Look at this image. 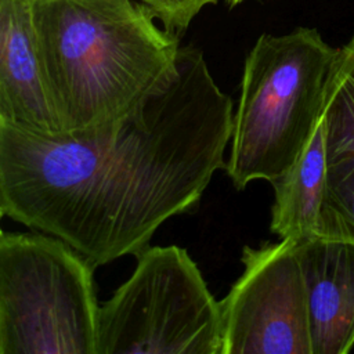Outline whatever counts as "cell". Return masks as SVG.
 Segmentation results:
<instances>
[{"mask_svg": "<svg viewBox=\"0 0 354 354\" xmlns=\"http://www.w3.org/2000/svg\"><path fill=\"white\" fill-rule=\"evenodd\" d=\"M100 306L95 354H223L220 301L180 246H145Z\"/></svg>", "mask_w": 354, "mask_h": 354, "instance_id": "cell-5", "label": "cell"}, {"mask_svg": "<svg viewBox=\"0 0 354 354\" xmlns=\"http://www.w3.org/2000/svg\"><path fill=\"white\" fill-rule=\"evenodd\" d=\"M94 266L50 234L0 232V354H95Z\"/></svg>", "mask_w": 354, "mask_h": 354, "instance_id": "cell-4", "label": "cell"}, {"mask_svg": "<svg viewBox=\"0 0 354 354\" xmlns=\"http://www.w3.org/2000/svg\"><path fill=\"white\" fill-rule=\"evenodd\" d=\"M218 0H141L155 15L160 25L181 36L194 18L209 4H216Z\"/></svg>", "mask_w": 354, "mask_h": 354, "instance_id": "cell-12", "label": "cell"}, {"mask_svg": "<svg viewBox=\"0 0 354 354\" xmlns=\"http://www.w3.org/2000/svg\"><path fill=\"white\" fill-rule=\"evenodd\" d=\"M0 123L62 133L46 88L32 0H0Z\"/></svg>", "mask_w": 354, "mask_h": 354, "instance_id": "cell-7", "label": "cell"}, {"mask_svg": "<svg viewBox=\"0 0 354 354\" xmlns=\"http://www.w3.org/2000/svg\"><path fill=\"white\" fill-rule=\"evenodd\" d=\"M227 1V4L230 6V7H236L238 4H241L242 1H245V0H225Z\"/></svg>", "mask_w": 354, "mask_h": 354, "instance_id": "cell-13", "label": "cell"}, {"mask_svg": "<svg viewBox=\"0 0 354 354\" xmlns=\"http://www.w3.org/2000/svg\"><path fill=\"white\" fill-rule=\"evenodd\" d=\"M322 122L328 163L354 158V36L335 59Z\"/></svg>", "mask_w": 354, "mask_h": 354, "instance_id": "cell-10", "label": "cell"}, {"mask_svg": "<svg viewBox=\"0 0 354 354\" xmlns=\"http://www.w3.org/2000/svg\"><path fill=\"white\" fill-rule=\"evenodd\" d=\"M328 158L324 122L295 165L271 183L274 203L270 230L295 242L322 238Z\"/></svg>", "mask_w": 354, "mask_h": 354, "instance_id": "cell-9", "label": "cell"}, {"mask_svg": "<svg viewBox=\"0 0 354 354\" xmlns=\"http://www.w3.org/2000/svg\"><path fill=\"white\" fill-rule=\"evenodd\" d=\"M232 118L203 53L181 46L174 72L115 123L57 136L0 123V213L94 267L136 254L225 167Z\"/></svg>", "mask_w": 354, "mask_h": 354, "instance_id": "cell-1", "label": "cell"}, {"mask_svg": "<svg viewBox=\"0 0 354 354\" xmlns=\"http://www.w3.org/2000/svg\"><path fill=\"white\" fill-rule=\"evenodd\" d=\"M322 238L354 243V158L328 163Z\"/></svg>", "mask_w": 354, "mask_h": 354, "instance_id": "cell-11", "label": "cell"}, {"mask_svg": "<svg viewBox=\"0 0 354 354\" xmlns=\"http://www.w3.org/2000/svg\"><path fill=\"white\" fill-rule=\"evenodd\" d=\"M304 277L313 354H346L354 346V243L296 242Z\"/></svg>", "mask_w": 354, "mask_h": 354, "instance_id": "cell-8", "label": "cell"}, {"mask_svg": "<svg viewBox=\"0 0 354 354\" xmlns=\"http://www.w3.org/2000/svg\"><path fill=\"white\" fill-rule=\"evenodd\" d=\"M243 272L220 301L223 354H313L296 242L243 246Z\"/></svg>", "mask_w": 354, "mask_h": 354, "instance_id": "cell-6", "label": "cell"}, {"mask_svg": "<svg viewBox=\"0 0 354 354\" xmlns=\"http://www.w3.org/2000/svg\"><path fill=\"white\" fill-rule=\"evenodd\" d=\"M46 88L62 133L115 123L176 69L180 39L134 0H32Z\"/></svg>", "mask_w": 354, "mask_h": 354, "instance_id": "cell-2", "label": "cell"}, {"mask_svg": "<svg viewBox=\"0 0 354 354\" xmlns=\"http://www.w3.org/2000/svg\"><path fill=\"white\" fill-rule=\"evenodd\" d=\"M337 53L314 28L259 36L245 59L224 167L235 189L272 183L300 158L322 120Z\"/></svg>", "mask_w": 354, "mask_h": 354, "instance_id": "cell-3", "label": "cell"}]
</instances>
